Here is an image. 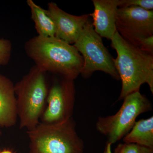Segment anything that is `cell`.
Listing matches in <instances>:
<instances>
[{
  "label": "cell",
  "mask_w": 153,
  "mask_h": 153,
  "mask_svg": "<svg viewBox=\"0 0 153 153\" xmlns=\"http://www.w3.org/2000/svg\"><path fill=\"white\" fill-rule=\"evenodd\" d=\"M21 128L30 130L38 125L47 102L48 91L44 71L38 67L15 85Z\"/></svg>",
  "instance_id": "obj_4"
},
{
  "label": "cell",
  "mask_w": 153,
  "mask_h": 153,
  "mask_svg": "<svg viewBox=\"0 0 153 153\" xmlns=\"http://www.w3.org/2000/svg\"><path fill=\"white\" fill-rule=\"evenodd\" d=\"M131 6L140 7L147 10H153V0H119L118 8L127 7Z\"/></svg>",
  "instance_id": "obj_15"
},
{
  "label": "cell",
  "mask_w": 153,
  "mask_h": 153,
  "mask_svg": "<svg viewBox=\"0 0 153 153\" xmlns=\"http://www.w3.org/2000/svg\"><path fill=\"white\" fill-rule=\"evenodd\" d=\"M123 139L126 143L153 148V116L136 122L130 131Z\"/></svg>",
  "instance_id": "obj_12"
},
{
  "label": "cell",
  "mask_w": 153,
  "mask_h": 153,
  "mask_svg": "<svg viewBox=\"0 0 153 153\" xmlns=\"http://www.w3.org/2000/svg\"><path fill=\"white\" fill-rule=\"evenodd\" d=\"M111 145L112 144H111L110 143H107L103 153H113L111 152Z\"/></svg>",
  "instance_id": "obj_17"
},
{
  "label": "cell",
  "mask_w": 153,
  "mask_h": 153,
  "mask_svg": "<svg viewBox=\"0 0 153 153\" xmlns=\"http://www.w3.org/2000/svg\"><path fill=\"white\" fill-rule=\"evenodd\" d=\"M39 36L43 37H54L56 36L55 22L47 10L39 7L32 0L27 1Z\"/></svg>",
  "instance_id": "obj_13"
},
{
  "label": "cell",
  "mask_w": 153,
  "mask_h": 153,
  "mask_svg": "<svg viewBox=\"0 0 153 153\" xmlns=\"http://www.w3.org/2000/svg\"><path fill=\"white\" fill-rule=\"evenodd\" d=\"M116 113L106 117H100L96 123L97 130L108 139L111 144L123 138L142 114L152 110L151 101L139 91L128 94Z\"/></svg>",
  "instance_id": "obj_5"
},
{
  "label": "cell",
  "mask_w": 153,
  "mask_h": 153,
  "mask_svg": "<svg viewBox=\"0 0 153 153\" xmlns=\"http://www.w3.org/2000/svg\"><path fill=\"white\" fill-rule=\"evenodd\" d=\"M18 118L15 85L9 78L0 74V126L12 127Z\"/></svg>",
  "instance_id": "obj_11"
},
{
  "label": "cell",
  "mask_w": 153,
  "mask_h": 153,
  "mask_svg": "<svg viewBox=\"0 0 153 153\" xmlns=\"http://www.w3.org/2000/svg\"><path fill=\"white\" fill-rule=\"evenodd\" d=\"M1 126H0V136H1Z\"/></svg>",
  "instance_id": "obj_19"
},
{
  "label": "cell",
  "mask_w": 153,
  "mask_h": 153,
  "mask_svg": "<svg viewBox=\"0 0 153 153\" xmlns=\"http://www.w3.org/2000/svg\"><path fill=\"white\" fill-rule=\"evenodd\" d=\"M0 153H13L12 151L10 150H4L0 152Z\"/></svg>",
  "instance_id": "obj_18"
},
{
  "label": "cell",
  "mask_w": 153,
  "mask_h": 153,
  "mask_svg": "<svg viewBox=\"0 0 153 153\" xmlns=\"http://www.w3.org/2000/svg\"><path fill=\"white\" fill-rule=\"evenodd\" d=\"M113 153H153V148L132 143H120Z\"/></svg>",
  "instance_id": "obj_14"
},
{
  "label": "cell",
  "mask_w": 153,
  "mask_h": 153,
  "mask_svg": "<svg viewBox=\"0 0 153 153\" xmlns=\"http://www.w3.org/2000/svg\"><path fill=\"white\" fill-rule=\"evenodd\" d=\"M115 26L122 38L140 48L145 38L153 36V11L136 6L118 8Z\"/></svg>",
  "instance_id": "obj_7"
},
{
  "label": "cell",
  "mask_w": 153,
  "mask_h": 153,
  "mask_svg": "<svg viewBox=\"0 0 153 153\" xmlns=\"http://www.w3.org/2000/svg\"><path fill=\"white\" fill-rule=\"evenodd\" d=\"M94 11L90 16L96 33L100 37L111 40L117 32L116 18L119 0H93Z\"/></svg>",
  "instance_id": "obj_10"
},
{
  "label": "cell",
  "mask_w": 153,
  "mask_h": 153,
  "mask_svg": "<svg viewBox=\"0 0 153 153\" xmlns=\"http://www.w3.org/2000/svg\"><path fill=\"white\" fill-rule=\"evenodd\" d=\"M11 43L8 40L0 39V66L8 63L10 56Z\"/></svg>",
  "instance_id": "obj_16"
},
{
  "label": "cell",
  "mask_w": 153,
  "mask_h": 153,
  "mask_svg": "<svg viewBox=\"0 0 153 153\" xmlns=\"http://www.w3.org/2000/svg\"><path fill=\"white\" fill-rule=\"evenodd\" d=\"M29 153H84L73 118L60 123H39L27 131Z\"/></svg>",
  "instance_id": "obj_3"
},
{
  "label": "cell",
  "mask_w": 153,
  "mask_h": 153,
  "mask_svg": "<svg viewBox=\"0 0 153 153\" xmlns=\"http://www.w3.org/2000/svg\"><path fill=\"white\" fill-rule=\"evenodd\" d=\"M73 46L83 58L80 74L83 77L88 78L94 71H100L109 74L115 79H120L114 66L113 58L105 47L101 37L94 31L89 20Z\"/></svg>",
  "instance_id": "obj_6"
},
{
  "label": "cell",
  "mask_w": 153,
  "mask_h": 153,
  "mask_svg": "<svg viewBox=\"0 0 153 153\" xmlns=\"http://www.w3.org/2000/svg\"><path fill=\"white\" fill-rule=\"evenodd\" d=\"M111 41V47L117 53L113 60L122 84L118 100L139 91L144 83L153 94V55L130 44L117 32Z\"/></svg>",
  "instance_id": "obj_1"
},
{
  "label": "cell",
  "mask_w": 153,
  "mask_h": 153,
  "mask_svg": "<svg viewBox=\"0 0 153 153\" xmlns=\"http://www.w3.org/2000/svg\"><path fill=\"white\" fill-rule=\"evenodd\" d=\"M42 122L57 123L72 118L75 102L74 80L64 79L52 86L47 95Z\"/></svg>",
  "instance_id": "obj_8"
},
{
  "label": "cell",
  "mask_w": 153,
  "mask_h": 153,
  "mask_svg": "<svg viewBox=\"0 0 153 153\" xmlns=\"http://www.w3.org/2000/svg\"><path fill=\"white\" fill-rule=\"evenodd\" d=\"M48 13L55 22L56 38L68 44H74L89 20V15L75 16L67 13L56 4L49 3Z\"/></svg>",
  "instance_id": "obj_9"
},
{
  "label": "cell",
  "mask_w": 153,
  "mask_h": 153,
  "mask_svg": "<svg viewBox=\"0 0 153 153\" xmlns=\"http://www.w3.org/2000/svg\"><path fill=\"white\" fill-rule=\"evenodd\" d=\"M27 47L29 55L41 71L55 72L72 80L80 74L83 58L73 45L56 37L38 36Z\"/></svg>",
  "instance_id": "obj_2"
}]
</instances>
